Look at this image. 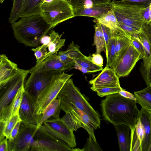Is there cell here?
Instances as JSON below:
<instances>
[{
  "mask_svg": "<svg viewBox=\"0 0 151 151\" xmlns=\"http://www.w3.org/2000/svg\"><path fill=\"white\" fill-rule=\"evenodd\" d=\"M76 64L74 60L64 62L59 59L57 54H53L44 60L41 63L31 68L29 72L43 71H57L62 72L68 69Z\"/></svg>",
  "mask_w": 151,
  "mask_h": 151,
  "instance_id": "obj_15",
  "label": "cell"
},
{
  "mask_svg": "<svg viewBox=\"0 0 151 151\" xmlns=\"http://www.w3.org/2000/svg\"><path fill=\"white\" fill-rule=\"evenodd\" d=\"M57 55L60 60L64 62H71L76 59H82L87 57L81 53L79 46L75 45L73 41L70 43L65 50L59 51Z\"/></svg>",
  "mask_w": 151,
  "mask_h": 151,
  "instance_id": "obj_22",
  "label": "cell"
},
{
  "mask_svg": "<svg viewBox=\"0 0 151 151\" xmlns=\"http://www.w3.org/2000/svg\"><path fill=\"white\" fill-rule=\"evenodd\" d=\"M138 35L144 48V58L151 56V26L147 24L141 29Z\"/></svg>",
  "mask_w": 151,
  "mask_h": 151,
  "instance_id": "obj_30",
  "label": "cell"
},
{
  "mask_svg": "<svg viewBox=\"0 0 151 151\" xmlns=\"http://www.w3.org/2000/svg\"><path fill=\"white\" fill-rule=\"evenodd\" d=\"M147 151H151V144Z\"/></svg>",
  "mask_w": 151,
  "mask_h": 151,
  "instance_id": "obj_52",
  "label": "cell"
},
{
  "mask_svg": "<svg viewBox=\"0 0 151 151\" xmlns=\"http://www.w3.org/2000/svg\"><path fill=\"white\" fill-rule=\"evenodd\" d=\"M149 14L150 17V22L148 24L151 26V4L149 6Z\"/></svg>",
  "mask_w": 151,
  "mask_h": 151,
  "instance_id": "obj_50",
  "label": "cell"
},
{
  "mask_svg": "<svg viewBox=\"0 0 151 151\" xmlns=\"http://www.w3.org/2000/svg\"><path fill=\"white\" fill-rule=\"evenodd\" d=\"M74 60L81 66L93 71V73L102 71L103 69L102 67L94 64L90 60L89 56L84 58L76 59Z\"/></svg>",
  "mask_w": 151,
  "mask_h": 151,
  "instance_id": "obj_36",
  "label": "cell"
},
{
  "mask_svg": "<svg viewBox=\"0 0 151 151\" xmlns=\"http://www.w3.org/2000/svg\"><path fill=\"white\" fill-rule=\"evenodd\" d=\"M35 100L24 91L19 111V115L22 122L27 124L37 126L41 115L34 114Z\"/></svg>",
  "mask_w": 151,
  "mask_h": 151,
  "instance_id": "obj_14",
  "label": "cell"
},
{
  "mask_svg": "<svg viewBox=\"0 0 151 151\" xmlns=\"http://www.w3.org/2000/svg\"><path fill=\"white\" fill-rule=\"evenodd\" d=\"M4 0H0V2L1 3H2Z\"/></svg>",
  "mask_w": 151,
  "mask_h": 151,
  "instance_id": "obj_53",
  "label": "cell"
},
{
  "mask_svg": "<svg viewBox=\"0 0 151 151\" xmlns=\"http://www.w3.org/2000/svg\"><path fill=\"white\" fill-rule=\"evenodd\" d=\"M29 70L20 69L3 86L0 88V112L12 101L19 89L24 85L25 78Z\"/></svg>",
  "mask_w": 151,
  "mask_h": 151,
  "instance_id": "obj_11",
  "label": "cell"
},
{
  "mask_svg": "<svg viewBox=\"0 0 151 151\" xmlns=\"http://www.w3.org/2000/svg\"><path fill=\"white\" fill-rule=\"evenodd\" d=\"M8 140L5 138L0 141V151H9Z\"/></svg>",
  "mask_w": 151,
  "mask_h": 151,
  "instance_id": "obj_48",
  "label": "cell"
},
{
  "mask_svg": "<svg viewBox=\"0 0 151 151\" xmlns=\"http://www.w3.org/2000/svg\"><path fill=\"white\" fill-rule=\"evenodd\" d=\"M118 93L124 97L136 101V99L134 95L123 89L120 91Z\"/></svg>",
  "mask_w": 151,
  "mask_h": 151,
  "instance_id": "obj_46",
  "label": "cell"
},
{
  "mask_svg": "<svg viewBox=\"0 0 151 151\" xmlns=\"http://www.w3.org/2000/svg\"><path fill=\"white\" fill-rule=\"evenodd\" d=\"M29 0H13V5L9 18L11 24L20 18L22 11Z\"/></svg>",
  "mask_w": 151,
  "mask_h": 151,
  "instance_id": "obj_33",
  "label": "cell"
},
{
  "mask_svg": "<svg viewBox=\"0 0 151 151\" xmlns=\"http://www.w3.org/2000/svg\"><path fill=\"white\" fill-rule=\"evenodd\" d=\"M93 21V22H98L111 29L117 31L123 30L120 26L114 11L112 8L99 17L94 19Z\"/></svg>",
  "mask_w": 151,
  "mask_h": 151,
  "instance_id": "obj_26",
  "label": "cell"
},
{
  "mask_svg": "<svg viewBox=\"0 0 151 151\" xmlns=\"http://www.w3.org/2000/svg\"><path fill=\"white\" fill-rule=\"evenodd\" d=\"M73 9L89 8L109 4L111 0H67Z\"/></svg>",
  "mask_w": 151,
  "mask_h": 151,
  "instance_id": "obj_29",
  "label": "cell"
},
{
  "mask_svg": "<svg viewBox=\"0 0 151 151\" xmlns=\"http://www.w3.org/2000/svg\"><path fill=\"white\" fill-rule=\"evenodd\" d=\"M138 118L143 126L145 135L141 144V151H147L151 144V111L142 108Z\"/></svg>",
  "mask_w": 151,
  "mask_h": 151,
  "instance_id": "obj_18",
  "label": "cell"
},
{
  "mask_svg": "<svg viewBox=\"0 0 151 151\" xmlns=\"http://www.w3.org/2000/svg\"><path fill=\"white\" fill-rule=\"evenodd\" d=\"M11 26L16 40L31 47L39 46L42 38L53 29L41 14L20 17Z\"/></svg>",
  "mask_w": 151,
  "mask_h": 151,
  "instance_id": "obj_2",
  "label": "cell"
},
{
  "mask_svg": "<svg viewBox=\"0 0 151 151\" xmlns=\"http://www.w3.org/2000/svg\"><path fill=\"white\" fill-rule=\"evenodd\" d=\"M119 25L123 30L130 36L135 34H138L139 32L137 29L129 26L123 24H119Z\"/></svg>",
  "mask_w": 151,
  "mask_h": 151,
  "instance_id": "obj_44",
  "label": "cell"
},
{
  "mask_svg": "<svg viewBox=\"0 0 151 151\" xmlns=\"http://www.w3.org/2000/svg\"><path fill=\"white\" fill-rule=\"evenodd\" d=\"M134 95L137 103L142 108L151 111V85H149L141 90L134 91Z\"/></svg>",
  "mask_w": 151,
  "mask_h": 151,
  "instance_id": "obj_28",
  "label": "cell"
},
{
  "mask_svg": "<svg viewBox=\"0 0 151 151\" xmlns=\"http://www.w3.org/2000/svg\"><path fill=\"white\" fill-rule=\"evenodd\" d=\"M21 122H20L17 123L12 130L11 133L10 139L9 140H11L13 139L18 134L19 132Z\"/></svg>",
  "mask_w": 151,
  "mask_h": 151,
  "instance_id": "obj_45",
  "label": "cell"
},
{
  "mask_svg": "<svg viewBox=\"0 0 151 151\" xmlns=\"http://www.w3.org/2000/svg\"><path fill=\"white\" fill-rule=\"evenodd\" d=\"M53 0H42L41 4L43 3H49L51 2Z\"/></svg>",
  "mask_w": 151,
  "mask_h": 151,
  "instance_id": "obj_51",
  "label": "cell"
},
{
  "mask_svg": "<svg viewBox=\"0 0 151 151\" xmlns=\"http://www.w3.org/2000/svg\"><path fill=\"white\" fill-rule=\"evenodd\" d=\"M37 126L21 122L19 133L14 139L8 140L9 151H28L35 142Z\"/></svg>",
  "mask_w": 151,
  "mask_h": 151,
  "instance_id": "obj_13",
  "label": "cell"
},
{
  "mask_svg": "<svg viewBox=\"0 0 151 151\" xmlns=\"http://www.w3.org/2000/svg\"><path fill=\"white\" fill-rule=\"evenodd\" d=\"M47 46L44 45H42L35 48H32L31 50L34 52L36 58V64L38 65L41 63L47 58L48 53L47 50Z\"/></svg>",
  "mask_w": 151,
  "mask_h": 151,
  "instance_id": "obj_37",
  "label": "cell"
},
{
  "mask_svg": "<svg viewBox=\"0 0 151 151\" xmlns=\"http://www.w3.org/2000/svg\"><path fill=\"white\" fill-rule=\"evenodd\" d=\"M25 91L24 85L18 90L8 106L0 112V122H4L12 116L19 114V111Z\"/></svg>",
  "mask_w": 151,
  "mask_h": 151,
  "instance_id": "obj_19",
  "label": "cell"
},
{
  "mask_svg": "<svg viewBox=\"0 0 151 151\" xmlns=\"http://www.w3.org/2000/svg\"></svg>",
  "mask_w": 151,
  "mask_h": 151,
  "instance_id": "obj_54",
  "label": "cell"
},
{
  "mask_svg": "<svg viewBox=\"0 0 151 151\" xmlns=\"http://www.w3.org/2000/svg\"><path fill=\"white\" fill-rule=\"evenodd\" d=\"M17 65L9 60L6 55H0V88L6 83L19 71Z\"/></svg>",
  "mask_w": 151,
  "mask_h": 151,
  "instance_id": "obj_17",
  "label": "cell"
},
{
  "mask_svg": "<svg viewBox=\"0 0 151 151\" xmlns=\"http://www.w3.org/2000/svg\"><path fill=\"white\" fill-rule=\"evenodd\" d=\"M116 131L120 151H130V129L128 126L121 124L114 125Z\"/></svg>",
  "mask_w": 151,
  "mask_h": 151,
  "instance_id": "obj_21",
  "label": "cell"
},
{
  "mask_svg": "<svg viewBox=\"0 0 151 151\" xmlns=\"http://www.w3.org/2000/svg\"><path fill=\"white\" fill-rule=\"evenodd\" d=\"M100 146L96 141H95L92 137L89 134L87 142L81 151H102Z\"/></svg>",
  "mask_w": 151,
  "mask_h": 151,
  "instance_id": "obj_39",
  "label": "cell"
},
{
  "mask_svg": "<svg viewBox=\"0 0 151 151\" xmlns=\"http://www.w3.org/2000/svg\"><path fill=\"white\" fill-rule=\"evenodd\" d=\"M132 43L140 54L142 59L145 56V51L143 45L139 38L138 34H135L131 36Z\"/></svg>",
  "mask_w": 151,
  "mask_h": 151,
  "instance_id": "obj_40",
  "label": "cell"
},
{
  "mask_svg": "<svg viewBox=\"0 0 151 151\" xmlns=\"http://www.w3.org/2000/svg\"><path fill=\"white\" fill-rule=\"evenodd\" d=\"M144 135V127L138 118L136 124L130 129V151H141V144Z\"/></svg>",
  "mask_w": 151,
  "mask_h": 151,
  "instance_id": "obj_20",
  "label": "cell"
},
{
  "mask_svg": "<svg viewBox=\"0 0 151 151\" xmlns=\"http://www.w3.org/2000/svg\"><path fill=\"white\" fill-rule=\"evenodd\" d=\"M94 22L96 24L94 25L95 33L93 45L96 46L95 53L101 54L102 52H106V43L100 23L98 22Z\"/></svg>",
  "mask_w": 151,
  "mask_h": 151,
  "instance_id": "obj_31",
  "label": "cell"
},
{
  "mask_svg": "<svg viewBox=\"0 0 151 151\" xmlns=\"http://www.w3.org/2000/svg\"><path fill=\"white\" fill-rule=\"evenodd\" d=\"M61 109L60 101L56 98L47 106L41 114L40 121L37 126V129H38L44 121L51 117L60 118Z\"/></svg>",
  "mask_w": 151,
  "mask_h": 151,
  "instance_id": "obj_24",
  "label": "cell"
},
{
  "mask_svg": "<svg viewBox=\"0 0 151 151\" xmlns=\"http://www.w3.org/2000/svg\"><path fill=\"white\" fill-rule=\"evenodd\" d=\"M135 100L126 98L118 93L106 96L101 102L102 116L114 125L121 124L132 128L138 120L139 111Z\"/></svg>",
  "mask_w": 151,
  "mask_h": 151,
  "instance_id": "obj_1",
  "label": "cell"
},
{
  "mask_svg": "<svg viewBox=\"0 0 151 151\" xmlns=\"http://www.w3.org/2000/svg\"><path fill=\"white\" fill-rule=\"evenodd\" d=\"M119 79L111 68L106 66L98 76L89 83L91 85V90L95 91L99 88L121 87Z\"/></svg>",
  "mask_w": 151,
  "mask_h": 151,
  "instance_id": "obj_16",
  "label": "cell"
},
{
  "mask_svg": "<svg viewBox=\"0 0 151 151\" xmlns=\"http://www.w3.org/2000/svg\"><path fill=\"white\" fill-rule=\"evenodd\" d=\"M142 59L140 54L131 43L116 59L111 67L119 78L128 76L136 63Z\"/></svg>",
  "mask_w": 151,
  "mask_h": 151,
  "instance_id": "obj_10",
  "label": "cell"
},
{
  "mask_svg": "<svg viewBox=\"0 0 151 151\" xmlns=\"http://www.w3.org/2000/svg\"><path fill=\"white\" fill-rule=\"evenodd\" d=\"M106 66L111 68L116 59V52L115 39L113 36L109 40L106 47Z\"/></svg>",
  "mask_w": 151,
  "mask_h": 151,
  "instance_id": "obj_35",
  "label": "cell"
},
{
  "mask_svg": "<svg viewBox=\"0 0 151 151\" xmlns=\"http://www.w3.org/2000/svg\"><path fill=\"white\" fill-rule=\"evenodd\" d=\"M90 60L95 64L102 67L103 66V58L100 54L94 53L92 56H89Z\"/></svg>",
  "mask_w": 151,
  "mask_h": 151,
  "instance_id": "obj_43",
  "label": "cell"
},
{
  "mask_svg": "<svg viewBox=\"0 0 151 151\" xmlns=\"http://www.w3.org/2000/svg\"><path fill=\"white\" fill-rule=\"evenodd\" d=\"M122 89L121 87H108L97 89L94 91L97 93L99 96L103 97L118 93Z\"/></svg>",
  "mask_w": 151,
  "mask_h": 151,
  "instance_id": "obj_38",
  "label": "cell"
},
{
  "mask_svg": "<svg viewBox=\"0 0 151 151\" xmlns=\"http://www.w3.org/2000/svg\"><path fill=\"white\" fill-rule=\"evenodd\" d=\"M111 8L109 4L93 6L89 8L73 9L75 17L86 16L96 19Z\"/></svg>",
  "mask_w": 151,
  "mask_h": 151,
  "instance_id": "obj_23",
  "label": "cell"
},
{
  "mask_svg": "<svg viewBox=\"0 0 151 151\" xmlns=\"http://www.w3.org/2000/svg\"><path fill=\"white\" fill-rule=\"evenodd\" d=\"M56 98L60 100L61 109L65 112L71 107H76L86 113L98 128H100V114L75 86L72 79L70 78L66 81Z\"/></svg>",
  "mask_w": 151,
  "mask_h": 151,
  "instance_id": "obj_3",
  "label": "cell"
},
{
  "mask_svg": "<svg viewBox=\"0 0 151 151\" xmlns=\"http://www.w3.org/2000/svg\"><path fill=\"white\" fill-rule=\"evenodd\" d=\"M50 42L47 45L48 53L47 58L55 54H57L60 49L65 45V40L61 38L63 34L59 35L58 32L52 29L49 33Z\"/></svg>",
  "mask_w": 151,
  "mask_h": 151,
  "instance_id": "obj_25",
  "label": "cell"
},
{
  "mask_svg": "<svg viewBox=\"0 0 151 151\" xmlns=\"http://www.w3.org/2000/svg\"><path fill=\"white\" fill-rule=\"evenodd\" d=\"M20 122L22 120L19 114L12 116L4 122H0V141L5 138L10 140L12 130L17 123Z\"/></svg>",
  "mask_w": 151,
  "mask_h": 151,
  "instance_id": "obj_27",
  "label": "cell"
},
{
  "mask_svg": "<svg viewBox=\"0 0 151 151\" xmlns=\"http://www.w3.org/2000/svg\"><path fill=\"white\" fill-rule=\"evenodd\" d=\"M42 0H29L23 9L20 17L40 14V4Z\"/></svg>",
  "mask_w": 151,
  "mask_h": 151,
  "instance_id": "obj_32",
  "label": "cell"
},
{
  "mask_svg": "<svg viewBox=\"0 0 151 151\" xmlns=\"http://www.w3.org/2000/svg\"><path fill=\"white\" fill-rule=\"evenodd\" d=\"M100 24L105 40L106 47L108 44L109 41L113 36V35L111 30V29L102 24L100 23Z\"/></svg>",
  "mask_w": 151,
  "mask_h": 151,
  "instance_id": "obj_42",
  "label": "cell"
},
{
  "mask_svg": "<svg viewBox=\"0 0 151 151\" xmlns=\"http://www.w3.org/2000/svg\"><path fill=\"white\" fill-rule=\"evenodd\" d=\"M61 118L70 128L76 131L79 128H83L96 141L94 131L98 127L86 113L74 106L69 108Z\"/></svg>",
  "mask_w": 151,
  "mask_h": 151,
  "instance_id": "obj_7",
  "label": "cell"
},
{
  "mask_svg": "<svg viewBox=\"0 0 151 151\" xmlns=\"http://www.w3.org/2000/svg\"><path fill=\"white\" fill-rule=\"evenodd\" d=\"M73 68L76 69L78 70H80L81 72L83 73H93V71L86 68L83 67L81 66L76 62V64L74 66Z\"/></svg>",
  "mask_w": 151,
  "mask_h": 151,
  "instance_id": "obj_49",
  "label": "cell"
},
{
  "mask_svg": "<svg viewBox=\"0 0 151 151\" xmlns=\"http://www.w3.org/2000/svg\"><path fill=\"white\" fill-rule=\"evenodd\" d=\"M110 4L119 24L129 26L139 31L147 24L142 15V11L145 8L115 0L111 2Z\"/></svg>",
  "mask_w": 151,
  "mask_h": 151,
  "instance_id": "obj_5",
  "label": "cell"
},
{
  "mask_svg": "<svg viewBox=\"0 0 151 151\" xmlns=\"http://www.w3.org/2000/svg\"><path fill=\"white\" fill-rule=\"evenodd\" d=\"M73 75L64 71L55 76L51 82L37 96L35 104V115H40L43 113L47 106L56 98L65 83Z\"/></svg>",
  "mask_w": 151,
  "mask_h": 151,
  "instance_id": "obj_6",
  "label": "cell"
},
{
  "mask_svg": "<svg viewBox=\"0 0 151 151\" xmlns=\"http://www.w3.org/2000/svg\"><path fill=\"white\" fill-rule=\"evenodd\" d=\"M61 73L52 71L30 72V75L24 84L25 91L35 101L39 94L51 82L55 76Z\"/></svg>",
  "mask_w": 151,
  "mask_h": 151,
  "instance_id": "obj_12",
  "label": "cell"
},
{
  "mask_svg": "<svg viewBox=\"0 0 151 151\" xmlns=\"http://www.w3.org/2000/svg\"><path fill=\"white\" fill-rule=\"evenodd\" d=\"M35 142L31 151H76V148L70 147L67 143L48 132L38 129L34 136Z\"/></svg>",
  "mask_w": 151,
  "mask_h": 151,
  "instance_id": "obj_9",
  "label": "cell"
},
{
  "mask_svg": "<svg viewBox=\"0 0 151 151\" xmlns=\"http://www.w3.org/2000/svg\"><path fill=\"white\" fill-rule=\"evenodd\" d=\"M40 14L53 29L58 24L75 17L73 9L67 0H54L41 4Z\"/></svg>",
  "mask_w": 151,
  "mask_h": 151,
  "instance_id": "obj_4",
  "label": "cell"
},
{
  "mask_svg": "<svg viewBox=\"0 0 151 151\" xmlns=\"http://www.w3.org/2000/svg\"><path fill=\"white\" fill-rule=\"evenodd\" d=\"M120 1L125 4L146 8L151 4V0H121Z\"/></svg>",
  "mask_w": 151,
  "mask_h": 151,
  "instance_id": "obj_41",
  "label": "cell"
},
{
  "mask_svg": "<svg viewBox=\"0 0 151 151\" xmlns=\"http://www.w3.org/2000/svg\"><path fill=\"white\" fill-rule=\"evenodd\" d=\"M38 129L62 140L71 148L76 145L74 130L70 128L61 118L51 117L44 121Z\"/></svg>",
  "mask_w": 151,
  "mask_h": 151,
  "instance_id": "obj_8",
  "label": "cell"
},
{
  "mask_svg": "<svg viewBox=\"0 0 151 151\" xmlns=\"http://www.w3.org/2000/svg\"><path fill=\"white\" fill-rule=\"evenodd\" d=\"M139 70L147 86L151 85V56L142 59Z\"/></svg>",
  "mask_w": 151,
  "mask_h": 151,
  "instance_id": "obj_34",
  "label": "cell"
},
{
  "mask_svg": "<svg viewBox=\"0 0 151 151\" xmlns=\"http://www.w3.org/2000/svg\"><path fill=\"white\" fill-rule=\"evenodd\" d=\"M142 15L145 20L147 24H148L150 22L149 14V6L144 8L142 12Z\"/></svg>",
  "mask_w": 151,
  "mask_h": 151,
  "instance_id": "obj_47",
  "label": "cell"
}]
</instances>
